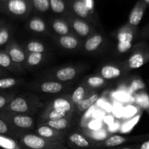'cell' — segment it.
I'll list each match as a JSON object with an SVG mask.
<instances>
[{"label":"cell","instance_id":"obj_44","mask_svg":"<svg viewBox=\"0 0 149 149\" xmlns=\"http://www.w3.org/2000/svg\"><path fill=\"white\" fill-rule=\"evenodd\" d=\"M143 35L144 36H146V37H149V25L148 26H147L146 28L145 29H144L143 31Z\"/></svg>","mask_w":149,"mask_h":149},{"label":"cell","instance_id":"obj_36","mask_svg":"<svg viewBox=\"0 0 149 149\" xmlns=\"http://www.w3.org/2000/svg\"><path fill=\"white\" fill-rule=\"evenodd\" d=\"M10 39V32L8 28L6 26H1L0 29V45L4 46L7 43Z\"/></svg>","mask_w":149,"mask_h":149},{"label":"cell","instance_id":"obj_38","mask_svg":"<svg viewBox=\"0 0 149 149\" xmlns=\"http://www.w3.org/2000/svg\"><path fill=\"white\" fill-rule=\"evenodd\" d=\"M132 46H133L132 42H117V45H116V50L119 53H125V52L130 50L132 49Z\"/></svg>","mask_w":149,"mask_h":149},{"label":"cell","instance_id":"obj_8","mask_svg":"<svg viewBox=\"0 0 149 149\" xmlns=\"http://www.w3.org/2000/svg\"><path fill=\"white\" fill-rule=\"evenodd\" d=\"M146 7V4L144 2L143 0H139L136 3L129 15L128 23L130 26L135 27L140 24L143 17Z\"/></svg>","mask_w":149,"mask_h":149},{"label":"cell","instance_id":"obj_39","mask_svg":"<svg viewBox=\"0 0 149 149\" xmlns=\"http://www.w3.org/2000/svg\"><path fill=\"white\" fill-rule=\"evenodd\" d=\"M9 128H10V126H9L8 123L5 122L2 118H1L0 119V134L1 135L8 136Z\"/></svg>","mask_w":149,"mask_h":149},{"label":"cell","instance_id":"obj_4","mask_svg":"<svg viewBox=\"0 0 149 149\" xmlns=\"http://www.w3.org/2000/svg\"><path fill=\"white\" fill-rule=\"evenodd\" d=\"M32 102L23 96H17L13 98L7 105V110L17 114H29L33 110Z\"/></svg>","mask_w":149,"mask_h":149},{"label":"cell","instance_id":"obj_48","mask_svg":"<svg viewBox=\"0 0 149 149\" xmlns=\"http://www.w3.org/2000/svg\"><path fill=\"white\" fill-rule=\"evenodd\" d=\"M148 113H149V109L148 110Z\"/></svg>","mask_w":149,"mask_h":149},{"label":"cell","instance_id":"obj_18","mask_svg":"<svg viewBox=\"0 0 149 149\" xmlns=\"http://www.w3.org/2000/svg\"><path fill=\"white\" fill-rule=\"evenodd\" d=\"M77 74V71L75 68L68 66L64 67V68L58 70L55 73V76L57 79L64 82V81H71V80L74 79Z\"/></svg>","mask_w":149,"mask_h":149},{"label":"cell","instance_id":"obj_17","mask_svg":"<svg viewBox=\"0 0 149 149\" xmlns=\"http://www.w3.org/2000/svg\"><path fill=\"white\" fill-rule=\"evenodd\" d=\"M72 112H68L62 110H45L41 115L42 121L56 120L63 118H70Z\"/></svg>","mask_w":149,"mask_h":149},{"label":"cell","instance_id":"obj_5","mask_svg":"<svg viewBox=\"0 0 149 149\" xmlns=\"http://www.w3.org/2000/svg\"><path fill=\"white\" fill-rule=\"evenodd\" d=\"M67 141L70 146L75 148H97V143H95L90 138L78 132H74L67 135Z\"/></svg>","mask_w":149,"mask_h":149},{"label":"cell","instance_id":"obj_12","mask_svg":"<svg viewBox=\"0 0 149 149\" xmlns=\"http://www.w3.org/2000/svg\"><path fill=\"white\" fill-rule=\"evenodd\" d=\"M130 138L119 135H112L108 137L105 141L97 143V148H113L128 142Z\"/></svg>","mask_w":149,"mask_h":149},{"label":"cell","instance_id":"obj_7","mask_svg":"<svg viewBox=\"0 0 149 149\" xmlns=\"http://www.w3.org/2000/svg\"><path fill=\"white\" fill-rule=\"evenodd\" d=\"M7 122L8 124H12L15 127L22 130L31 129L35 124L34 119L30 115L17 113L9 116Z\"/></svg>","mask_w":149,"mask_h":149},{"label":"cell","instance_id":"obj_11","mask_svg":"<svg viewBox=\"0 0 149 149\" xmlns=\"http://www.w3.org/2000/svg\"><path fill=\"white\" fill-rule=\"evenodd\" d=\"M69 24L74 31L81 37L89 36L92 31L90 24L81 18H71L69 20Z\"/></svg>","mask_w":149,"mask_h":149},{"label":"cell","instance_id":"obj_33","mask_svg":"<svg viewBox=\"0 0 149 149\" xmlns=\"http://www.w3.org/2000/svg\"><path fill=\"white\" fill-rule=\"evenodd\" d=\"M89 135H90V139L93 141V139L96 140V141H99L100 140L102 141H105L107 137V132L104 130H91L90 132H88Z\"/></svg>","mask_w":149,"mask_h":149},{"label":"cell","instance_id":"obj_41","mask_svg":"<svg viewBox=\"0 0 149 149\" xmlns=\"http://www.w3.org/2000/svg\"><path fill=\"white\" fill-rule=\"evenodd\" d=\"M7 98L8 97H6V95L4 96L3 95H1L0 96V109H4V108H5L10 103V101L7 100Z\"/></svg>","mask_w":149,"mask_h":149},{"label":"cell","instance_id":"obj_15","mask_svg":"<svg viewBox=\"0 0 149 149\" xmlns=\"http://www.w3.org/2000/svg\"><path fill=\"white\" fill-rule=\"evenodd\" d=\"M40 125H47L57 130L64 132L68 128H69L71 120H70V118H63V119H56V120H45L42 121L40 122Z\"/></svg>","mask_w":149,"mask_h":149},{"label":"cell","instance_id":"obj_32","mask_svg":"<svg viewBox=\"0 0 149 149\" xmlns=\"http://www.w3.org/2000/svg\"><path fill=\"white\" fill-rule=\"evenodd\" d=\"M49 4L52 11L56 14H62L66 9L63 0H49Z\"/></svg>","mask_w":149,"mask_h":149},{"label":"cell","instance_id":"obj_30","mask_svg":"<svg viewBox=\"0 0 149 149\" xmlns=\"http://www.w3.org/2000/svg\"><path fill=\"white\" fill-rule=\"evenodd\" d=\"M32 6L39 13H47L50 9L49 0H31Z\"/></svg>","mask_w":149,"mask_h":149},{"label":"cell","instance_id":"obj_42","mask_svg":"<svg viewBox=\"0 0 149 149\" xmlns=\"http://www.w3.org/2000/svg\"><path fill=\"white\" fill-rule=\"evenodd\" d=\"M83 1H84L86 5L87 6L89 10H90L92 13L93 8H94V0H83Z\"/></svg>","mask_w":149,"mask_h":149},{"label":"cell","instance_id":"obj_28","mask_svg":"<svg viewBox=\"0 0 149 149\" xmlns=\"http://www.w3.org/2000/svg\"><path fill=\"white\" fill-rule=\"evenodd\" d=\"M44 59L43 53L30 52L26 58V64L29 66H36L42 62Z\"/></svg>","mask_w":149,"mask_h":149},{"label":"cell","instance_id":"obj_29","mask_svg":"<svg viewBox=\"0 0 149 149\" xmlns=\"http://www.w3.org/2000/svg\"><path fill=\"white\" fill-rule=\"evenodd\" d=\"M141 118V113H138L136 116L132 117V119H130V120L125 122L123 125H122V127H121V132L122 133H127V132H130L132 129H133L134 127L138 123L139 120Z\"/></svg>","mask_w":149,"mask_h":149},{"label":"cell","instance_id":"obj_43","mask_svg":"<svg viewBox=\"0 0 149 149\" xmlns=\"http://www.w3.org/2000/svg\"><path fill=\"white\" fill-rule=\"evenodd\" d=\"M139 149H149V140L143 143L139 146Z\"/></svg>","mask_w":149,"mask_h":149},{"label":"cell","instance_id":"obj_46","mask_svg":"<svg viewBox=\"0 0 149 149\" xmlns=\"http://www.w3.org/2000/svg\"><path fill=\"white\" fill-rule=\"evenodd\" d=\"M143 1L146 4L147 6L149 5V0H143Z\"/></svg>","mask_w":149,"mask_h":149},{"label":"cell","instance_id":"obj_3","mask_svg":"<svg viewBox=\"0 0 149 149\" xmlns=\"http://www.w3.org/2000/svg\"><path fill=\"white\" fill-rule=\"evenodd\" d=\"M149 61V47L144 45L134 51L127 61V69H138Z\"/></svg>","mask_w":149,"mask_h":149},{"label":"cell","instance_id":"obj_1","mask_svg":"<svg viewBox=\"0 0 149 149\" xmlns=\"http://www.w3.org/2000/svg\"><path fill=\"white\" fill-rule=\"evenodd\" d=\"M19 143L23 149H55L63 147V143L49 141L36 133L22 135Z\"/></svg>","mask_w":149,"mask_h":149},{"label":"cell","instance_id":"obj_45","mask_svg":"<svg viewBox=\"0 0 149 149\" xmlns=\"http://www.w3.org/2000/svg\"><path fill=\"white\" fill-rule=\"evenodd\" d=\"M117 149H139V148H133V147H123V148Z\"/></svg>","mask_w":149,"mask_h":149},{"label":"cell","instance_id":"obj_47","mask_svg":"<svg viewBox=\"0 0 149 149\" xmlns=\"http://www.w3.org/2000/svg\"><path fill=\"white\" fill-rule=\"evenodd\" d=\"M64 147H61V148H55V149H64Z\"/></svg>","mask_w":149,"mask_h":149},{"label":"cell","instance_id":"obj_2","mask_svg":"<svg viewBox=\"0 0 149 149\" xmlns=\"http://www.w3.org/2000/svg\"><path fill=\"white\" fill-rule=\"evenodd\" d=\"M31 7V0H1L2 11L13 17H27Z\"/></svg>","mask_w":149,"mask_h":149},{"label":"cell","instance_id":"obj_6","mask_svg":"<svg viewBox=\"0 0 149 149\" xmlns=\"http://www.w3.org/2000/svg\"><path fill=\"white\" fill-rule=\"evenodd\" d=\"M36 134L44 138L49 141H56L64 143V136L65 132L62 131L57 130L47 125H40L36 130Z\"/></svg>","mask_w":149,"mask_h":149},{"label":"cell","instance_id":"obj_14","mask_svg":"<svg viewBox=\"0 0 149 149\" xmlns=\"http://www.w3.org/2000/svg\"><path fill=\"white\" fill-rule=\"evenodd\" d=\"M7 52L13 63H22L26 61V54L17 45H10L7 48Z\"/></svg>","mask_w":149,"mask_h":149},{"label":"cell","instance_id":"obj_25","mask_svg":"<svg viewBox=\"0 0 149 149\" xmlns=\"http://www.w3.org/2000/svg\"><path fill=\"white\" fill-rule=\"evenodd\" d=\"M28 28L29 30L36 33H45L47 31V25L45 22L40 17H33L29 20L28 23Z\"/></svg>","mask_w":149,"mask_h":149},{"label":"cell","instance_id":"obj_35","mask_svg":"<svg viewBox=\"0 0 149 149\" xmlns=\"http://www.w3.org/2000/svg\"><path fill=\"white\" fill-rule=\"evenodd\" d=\"M17 80L15 78H4L0 79V88L2 90L12 88L15 86Z\"/></svg>","mask_w":149,"mask_h":149},{"label":"cell","instance_id":"obj_21","mask_svg":"<svg viewBox=\"0 0 149 149\" xmlns=\"http://www.w3.org/2000/svg\"><path fill=\"white\" fill-rule=\"evenodd\" d=\"M99 97H100L99 93H94V94H92L91 95L84 98L82 101L77 105V112L79 113H82L88 111L98 100Z\"/></svg>","mask_w":149,"mask_h":149},{"label":"cell","instance_id":"obj_40","mask_svg":"<svg viewBox=\"0 0 149 149\" xmlns=\"http://www.w3.org/2000/svg\"><path fill=\"white\" fill-rule=\"evenodd\" d=\"M89 127L91 130H97L101 128V124L97 121H93L89 123Z\"/></svg>","mask_w":149,"mask_h":149},{"label":"cell","instance_id":"obj_13","mask_svg":"<svg viewBox=\"0 0 149 149\" xmlns=\"http://www.w3.org/2000/svg\"><path fill=\"white\" fill-rule=\"evenodd\" d=\"M73 12L79 18L89 20L91 17V11L89 10L87 6L83 0H74L72 4Z\"/></svg>","mask_w":149,"mask_h":149},{"label":"cell","instance_id":"obj_34","mask_svg":"<svg viewBox=\"0 0 149 149\" xmlns=\"http://www.w3.org/2000/svg\"><path fill=\"white\" fill-rule=\"evenodd\" d=\"M13 61L7 52L1 51L0 52V65L4 68H10Z\"/></svg>","mask_w":149,"mask_h":149},{"label":"cell","instance_id":"obj_27","mask_svg":"<svg viewBox=\"0 0 149 149\" xmlns=\"http://www.w3.org/2000/svg\"><path fill=\"white\" fill-rule=\"evenodd\" d=\"M86 84L90 88H100L106 85V80L100 76H92L87 79Z\"/></svg>","mask_w":149,"mask_h":149},{"label":"cell","instance_id":"obj_10","mask_svg":"<svg viewBox=\"0 0 149 149\" xmlns=\"http://www.w3.org/2000/svg\"><path fill=\"white\" fill-rule=\"evenodd\" d=\"M123 75V70L113 64H106L100 70V76L105 80H113Z\"/></svg>","mask_w":149,"mask_h":149},{"label":"cell","instance_id":"obj_20","mask_svg":"<svg viewBox=\"0 0 149 149\" xmlns=\"http://www.w3.org/2000/svg\"><path fill=\"white\" fill-rule=\"evenodd\" d=\"M63 87L64 85L62 83L55 81H45L39 85L41 91L47 94H56L62 91Z\"/></svg>","mask_w":149,"mask_h":149},{"label":"cell","instance_id":"obj_22","mask_svg":"<svg viewBox=\"0 0 149 149\" xmlns=\"http://www.w3.org/2000/svg\"><path fill=\"white\" fill-rule=\"evenodd\" d=\"M58 43L63 48L69 50L77 49L79 45L78 39L72 35L61 36L58 39Z\"/></svg>","mask_w":149,"mask_h":149},{"label":"cell","instance_id":"obj_31","mask_svg":"<svg viewBox=\"0 0 149 149\" xmlns=\"http://www.w3.org/2000/svg\"><path fill=\"white\" fill-rule=\"evenodd\" d=\"M28 52H39L44 53L46 51V47L41 42L37 41H31L26 45Z\"/></svg>","mask_w":149,"mask_h":149},{"label":"cell","instance_id":"obj_23","mask_svg":"<svg viewBox=\"0 0 149 149\" xmlns=\"http://www.w3.org/2000/svg\"><path fill=\"white\" fill-rule=\"evenodd\" d=\"M52 29L59 36L69 35V33L71 32V29L68 23L61 19L53 20L52 23Z\"/></svg>","mask_w":149,"mask_h":149},{"label":"cell","instance_id":"obj_24","mask_svg":"<svg viewBox=\"0 0 149 149\" xmlns=\"http://www.w3.org/2000/svg\"><path fill=\"white\" fill-rule=\"evenodd\" d=\"M87 89H88V86L85 84L78 86L74 90V91L73 92L72 95L71 96V101L73 102V103L75 106H77L80 102L82 101L84 98H86Z\"/></svg>","mask_w":149,"mask_h":149},{"label":"cell","instance_id":"obj_9","mask_svg":"<svg viewBox=\"0 0 149 149\" xmlns=\"http://www.w3.org/2000/svg\"><path fill=\"white\" fill-rule=\"evenodd\" d=\"M75 105L71 101V97H58L48 104L45 110H62L68 112H72L74 110Z\"/></svg>","mask_w":149,"mask_h":149},{"label":"cell","instance_id":"obj_16","mask_svg":"<svg viewBox=\"0 0 149 149\" xmlns=\"http://www.w3.org/2000/svg\"><path fill=\"white\" fill-rule=\"evenodd\" d=\"M134 26L128 24L127 26L122 28L117 31L116 38L118 42H132L135 39V33H134Z\"/></svg>","mask_w":149,"mask_h":149},{"label":"cell","instance_id":"obj_19","mask_svg":"<svg viewBox=\"0 0 149 149\" xmlns=\"http://www.w3.org/2000/svg\"><path fill=\"white\" fill-rule=\"evenodd\" d=\"M104 39L103 36L100 34L92 35L90 38L87 39L84 45V49L87 52H93L97 50L101 45L103 44Z\"/></svg>","mask_w":149,"mask_h":149},{"label":"cell","instance_id":"obj_37","mask_svg":"<svg viewBox=\"0 0 149 149\" xmlns=\"http://www.w3.org/2000/svg\"><path fill=\"white\" fill-rule=\"evenodd\" d=\"M146 88L145 83L141 80V79H134L133 81L131 82L130 87V89L132 92H137L139 90H142Z\"/></svg>","mask_w":149,"mask_h":149},{"label":"cell","instance_id":"obj_26","mask_svg":"<svg viewBox=\"0 0 149 149\" xmlns=\"http://www.w3.org/2000/svg\"><path fill=\"white\" fill-rule=\"evenodd\" d=\"M0 146L4 149H23L19 142L6 135H1L0 136Z\"/></svg>","mask_w":149,"mask_h":149}]
</instances>
